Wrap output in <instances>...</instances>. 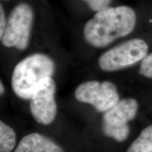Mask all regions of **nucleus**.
Masks as SVG:
<instances>
[{"mask_svg":"<svg viewBox=\"0 0 152 152\" xmlns=\"http://www.w3.org/2000/svg\"><path fill=\"white\" fill-rule=\"evenodd\" d=\"M82 1H85V2H86L87 0H82Z\"/></svg>","mask_w":152,"mask_h":152,"instance_id":"2eb2a0df","label":"nucleus"},{"mask_svg":"<svg viewBox=\"0 0 152 152\" xmlns=\"http://www.w3.org/2000/svg\"><path fill=\"white\" fill-rule=\"evenodd\" d=\"M16 134L4 121H0V152H11L16 149Z\"/></svg>","mask_w":152,"mask_h":152,"instance_id":"9d476101","label":"nucleus"},{"mask_svg":"<svg viewBox=\"0 0 152 152\" xmlns=\"http://www.w3.org/2000/svg\"><path fill=\"white\" fill-rule=\"evenodd\" d=\"M112 0H87L86 3L91 10L95 13L110 7Z\"/></svg>","mask_w":152,"mask_h":152,"instance_id":"f8f14e48","label":"nucleus"},{"mask_svg":"<svg viewBox=\"0 0 152 152\" xmlns=\"http://www.w3.org/2000/svg\"><path fill=\"white\" fill-rule=\"evenodd\" d=\"M35 12L27 2H20L11 11L2 37L1 45L6 48L25 51L29 46L33 31Z\"/></svg>","mask_w":152,"mask_h":152,"instance_id":"20e7f679","label":"nucleus"},{"mask_svg":"<svg viewBox=\"0 0 152 152\" xmlns=\"http://www.w3.org/2000/svg\"><path fill=\"white\" fill-rule=\"evenodd\" d=\"M139 74L145 78L152 79V52L148 54L140 62Z\"/></svg>","mask_w":152,"mask_h":152,"instance_id":"9b49d317","label":"nucleus"},{"mask_svg":"<svg viewBox=\"0 0 152 152\" xmlns=\"http://www.w3.org/2000/svg\"><path fill=\"white\" fill-rule=\"evenodd\" d=\"M56 64L54 58L43 52H35L22 58L14 66L11 86L17 97L30 100L44 79L54 77Z\"/></svg>","mask_w":152,"mask_h":152,"instance_id":"f03ea898","label":"nucleus"},{"mask_svg":"<svg viewBox=\"0 0 152 152\" xmlns=\"http://www.w3.org/2000/svg\"><path fill=\"white\" fill-rule=\"evenodd\" d=\"M56 84L54 77L44 79L30 98L29 109L35 122L42 125H51L58 113L56 101Z\"/></svg>","mask_w":152,"mask_h":152,"instance_id":"0eeeda50","label":"nucleus"},{"mask_svg":"<svg viewBox=\"0 0 152 152\" xmlns=\"http://www.w3.org/2000/svg\"><path fill=\"white\" fill-rule=\"evenodd\" d=\"M74 96L77 102L89 104L102 113L111 109L121 99L116 85L109 80L83 82L76 87Z\"/></svg>","mask_w":152,"mask_h":152,"instance_id":"423d86ee","label":"nucleus"},{"mask_svg":"<svg viewBox=\"0 0 152 152\" xmlns=\"http://www.w3.org/2000/svg\"><path fill=\"white\" fill-rule=\"evenodd\" d=\"M126 152H152V125H148L141 131Z\"/></svg>","mask_w":152,"mask_h":152,"instance_id":"1a4fd4ad","label":"nucleus"},{"mask_svg":"<svg viewBox=\"0 0 152 152\" xmlns=\"http://www.w3.org/2000/svg\"><path fill=\"white\" fill-rule=\"evenodd\" d=\"M8 18L6 16L5 10L2 4H0V38L2 37L7 26Z\"/></svg>","mask_w":152,"mask_h":152,"instance_id":"ddd939ff","label":"nucleus"},{"mask_svg":"<svg viewBox=\"0 0 152 152\" xmlns=\"http://www.w3.org/2000/svg\"><path fill=\"white\" fill-rule=\"evenodd\" d=\"M136 23V13L131 7H109L95 13L85 23L83 36L85 42L93 48H106L132 33Z\"/></svg>","mask_w":152,"mask_h":152,"instance_id":"f257e3e1","label":"nucleus"},{"mask_svg":"<svg viewBox=\"0 0 152 152\" xmlns=\"http://www.w3.org/2000/svg\"><path fill=\"white\" fill-rule=\"evenodd\" d=\"M5 92H6L5 86L4 85L2 80H1L0 81V94H1V96H2L4 95Z\"/></svg>","mask_w":152,"mask_h":152,"instance_id":"4468645a","label":"nucleus"},{"mask_svg":"<svg viewBox=\"0 0 152 152\" xmlns=\"http://www.w3.org/2000/svg\"><path fill=\"white\" fill-rule=\"evenodd\" d=\"M139 108L137 100L125 97L102 113V131L104 136L120 143L126 141L130 134L129 123L137 115Z\"/></svg>","mask_w":152,"mask_h":152,"instance_id":"39448f33","label":"nucleus"},{"mask_svg":"<svg viewBox=\"0 0 152 152\" xmlns=\"http://www.w3.org/2000/svg\"><path fill=\"white\" fill-rule=\"evenodd\" d=\"M14 152H65L52 139L39 132H31L20 140Z\"/></svg>","mask_w":152,"mask_h":152,"instance_id":"6e6552de","label":"nucleus"},{"mask_svg":"<svg viewBox=\"0 0 152 152\" xmlns=\"http://www.w3.org/2000/svg\"><path fill=\"white\" fill-rule=\"evenodd\" d=\"M149 54V45L141 38H132L110 47L97 61L98 67L106 73H113L141 62Z\"/></svg>","mask_w":152,"mask_h":152,"instance_id":"7ed1b4c3","label":"nucleus"}]
</instances>
